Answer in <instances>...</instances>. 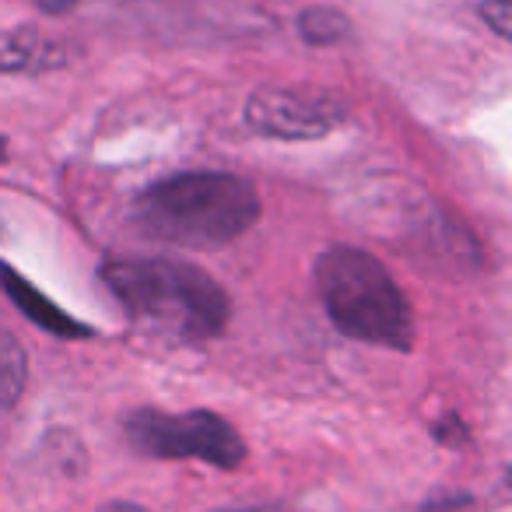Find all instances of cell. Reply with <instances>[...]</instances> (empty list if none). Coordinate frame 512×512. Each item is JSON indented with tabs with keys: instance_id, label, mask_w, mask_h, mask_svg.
Returning <instances> with one entry per match:
<instances>
[{
	"instance_id": "obj_10",
	"label": "cell",
	"mask_w": 512,
	"mask_h": 512,
	"mask_svg": "<svg viewBox=\"0 0 512 512\" xmlns=\"http://www.w3.org/2000/svg\"><path fill=\"white\" fill-rule=\"evenodd\" d=\"M481 18L491 25V32L502 39L512 36V0H484Z\"/></svg>"
},
{
	"instance_id": "obj_4",
	"label": "cell",
	"mask_w": 512,
	"mask_h": 512,
	"mask_svg": "<svg viewBox=\"0 0 512 512\" xmlns=\"http://www.w3.org/2000/svg\"><path fill=\"white\" fill-rule=\"evenodd\" d=\"M127 435L155 460H204L218 470H235L246 460L242 435L214 411H134L127 418Z\"/></svg>"
},
{
	"instance_id": "obj_3",
	"label": "cell",
	"mask_w": 512,
	"mask_h": 512,
	"mask_svg": "<svg viewBox=\"0 0 512 512\" xmlns=\"http://www.w3.org/2000/svg\"><path fill=\"white\" fill-rule=\"evenodd\" d=\"M316 288L341 334L376 348H411L414 316L407 295L372 253L355 246L327 249L316 260Z\"/></svg>"
},
{
	"instance_id": "obj_12",
	"label": "cell",
	"mask_w": 512,
	"mask_h": 512,
	"mask_svg": "<svg viewBox=\"0 0 512 512\" xmlns=\"http://www.w3.org/2000/svg\"><path fill=\"white\" fill-rule=\"evenodd\" d=\"M0 155H4V141H0Z\"/></svg>"
},
{
	"instance_id": "obj_8",
	"label": "cell",
	"mask_w": 512,
	"mask_h": 512,
	"mask_svg": "<svg viewBox=\"0 0 512 512\" xmlns=\"http://www.w3.org/2000/svg\"><path fill=\"white\" fill-rule=\"evenodd\" d=\"M25 379H29V362H25L22 344L8 330H0V411L18 404Z\"/></svg>"
},
{
	"instance_id": "obj_11",
	"label": "cell",
	"mask_w": 512,
	"mask_h": 512,
	"mask_svg": "<svg viewBox=\"0 0 512 512\" xmlns=\"http://www.w3.org/2000/svg\"><path fill=\"white\" fill-rule=\"evenodd\" d=\"M39 11H46V15H64V11H71L78 0H36Z\"/></svg>"
},
{
	"instance_id": "obj_7",
	"label": "cell",
	"mask_w": 512,
	"mask_h": 512,
	"mask_svg": "<svg viewBox=\"0 0 512 512\" xmlns=\"http://www.w3.org/2000/svg\"><path fill=\"white\" fill-rule=\"evenodd\" d=\"M57 53L36 29L0 32V71H43Z\"/></svg>"
},
{
	"instance_id": "obj_5",
	"label": "cell",
	"mask_w": 512,
	"mask_h": 512,
	"mask_svg": "<svg viewBox=\"0 0 512 512\" xmlns=\"http://www.w3.org/2000/svg\"><path fill=\"white\" fill-rule=\"evenodd\" d=\"M344 106L323 92L260 88L246 102V123L274 141H313L341 127Z\"/></svg>"
},
{
	"instance_id": "obj_2",
	"label": "cell",
	"mask_w": 512,
	"mask_h": 512,
	"mask_svg": "<svg viewBox=\"0 0 512 512\" xmlns=\"http://www.w3.org/2000/svg\"><path fill=\"white\" fill-rule=\"evenodd\" d=\"M102 281L134 320L183 341L218 337L232 313L225 288L179 260L120 256L102 267Z\"/></svg>"
},
{
	"instance_id": "obj_1",
	"label": "cell",
	"mask_w": 512,
	"mask_h": 512,
	"mask_svg": "<svg viewBox=\"0 0 512 512\" xmlns=\"http://www.w3.org/2000/svg\"><path fill=\"white\" fill-rule=\"evenodd\" d=\"M260 218L253 183L232 172H183L137 193L130 221L141 235L169 246H225Z\"/></svg>"
},
{
	"instance_id": "obj_9",
	"label": "cell",
	"mask_w": 512,
	"mask_h": 512,
	"mask_svg": "<svg viewBox=\"0 0 512 512\" xmlns=\"http://www.w3.org/2000/svg\"><path fill=\"white\" fill-rule=\"evenodd\" d=\"M299 32H302V39L313 46H334V43H341V39H348L351 22L334 8H309V11H302V18H299Z\"/></svg>"
},
{
	"instance_id": "obj_6",
	"label": "cell",
	"mask_w": 512,
	"mask_h": 512,
	"mask_svg": "<svg viewBox=\"0 0 512 512\" xmlns=\"http://www.w3.org/2000/svg\"><path fill=\"white\" fill-rule=\"evenodd\" d=\"M0 288L15 299V306L22 309L25 316H29L36 327L50 330L53 337H67V341H81V337H92V330L85 327L81 320H74V316H67L64 309L57 306L53 299H46L43 292H39L36 285H29V281L22 278V274L15 271V267L0 264Z\"/></svg>"
}]
</instances>
